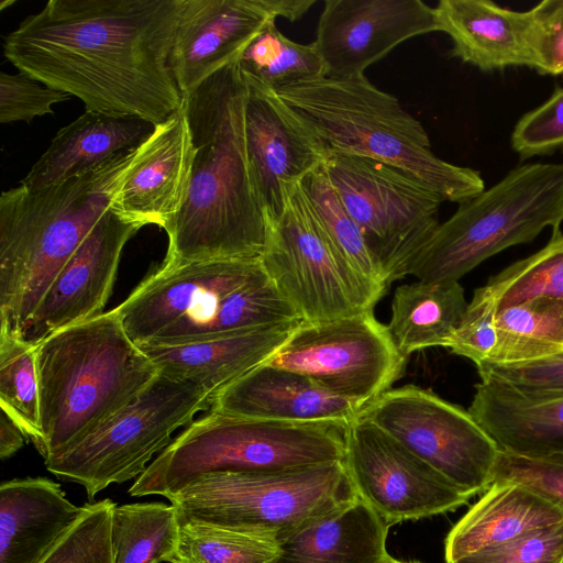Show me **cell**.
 Wrapping results in <instances>:
<instances>
[{"instance_id": "c3c4849f", "label": "cell", "mask_w": 563, "mask_h": 563, "mask_svg": "<svg viewBox=\"0 0 563 563\" xmlns=\"http://www.w3.org/2000/svg\"><path fill=\"white\" fill-rule=\"evenodd\" d=\"M386 563H420V562H405V561L396 560L390 556Z\"/></svg>"}, {"instance_id": "5b68a950", "label": "cell", "mask_w": 563, "mask_h": 563, "mask_svg": "<svg viewBox=\"0 0 563 563\" xmlns=\"http://www.w3.org/2000/svg\"><path fill=\"white\" fill-rule=\"evenodd\" d=\"M279 99L324 146L389 164L444 201L463 202L485 190L481 174L438 157L422 124L398 99L365 75L321 77L276 90Z\"/></svg>"}, {"instance_id": "8d00e7d4", "label": "cell", "mask_w": 563, "mask_h": 563, "mask_svg": "<svg viewBox=\"0 0 563 563\" xmlns=\"http://www.w3.org/2000/svg\"><path fill=\"white\" fill-rule=\"evenodd\" d=\"M179 519V518H178ZM278 541L209 523L179 519L169 563H273Z\"/></svg>"}, {"instance_id": "52a82bcc", "label": "cell", "mask_w": 563, "mask_h": 563, "mask_svg": "<svg viewBox=\"0 0 563 563\" xmlns=\"http://www.w3.org/2000/svg\"><path fill=\"white\" fill-rule=\"evenodd\" d=\"M563 222V164L530 163L459 203L405 269L426 282H459L507 247L529 243Z\"/></svg>"}, {"instance_id": "3957f363", "label": "cell", "mask_w": 563, "mask_h": 563, "mask_svg": "<svg viewBox=\"0 0 563 563\" xmlns=\"http://www.w3.org/2000/svg\"><path fill=\"white\" fill-rule=\"evenodd\" d=\"M141 144L95 169L40 189L0 196V331L21 338L57 273L109 209Z\"/></svg>"}, {"instance_id": "44dd1931", "label": "cell", "mask_w": 563, "mask_h": 563, "mask_svg": "<svg viewBox=\"0 0 563 563\" xmlns=\"http://www.w3.org/2000/svg\"><path fill=\"white\" fill-rule=\"evenodd\" d=\"M362 409L301 374L264 362L219 391L209 410L256 420L347 424Z\"/></svg>"}, {"instance_id": "30bf717a", "label": "cell", "mask_w": 563, "mask_h": 563, "mask_svg": "<svg viewBox=\"0 0 563 563\" xmlns=\"http://www.w3.org/2000/svg\"><path fill=\"white\" fill-rule=\"evenodd\" d=\"M279 292L305 322H322L373 310L387 288L356 273L336 252L300 181L282 216L267 225L261 255Z\"/></svg>"}, {"instance_id": "ab89813d", "label": "cell", "mask_w": 563, "mask_h": 563, "mask_svg": "<svg viewBox=\"0 0 563 563\" xmlns=\"http://www.w3.org/2000/svg\"><path fill=\"white\" fill-rule=\"evenodd\" d=\"M70 95L53 89L29 74L0 73V122H31L34 118L54 114L52 106L69 100Z\"/></svg>"}, {"instance_id": "bcb514c9", "label": "cell", "mask_w": 563, "mask_h": 563, "mask_svg": "<svg viewBox=\"0 0 563 563\" xmlns=\"http://www.w3.org/2000/svg\"><path fill=\"white\" fill-rule=\"evenodd\" d=\"M27 442L26 437L18 424L1 411L0 415V457L9 459Z\"/></svg>"}, {"instance_id": "7402d4cb", "label": "cell", "mask_w": 563, "mask_h": 563, "mask_svg": "<svg viewBox=\"0 0 563 563\" xmlns=\"http://www.w3.org/2000/svg\"><path fill=\"white\" fill-rule=\"evenodd\" d=\"M302 321L269 324L234 335L176 346H139L159 374L188 380L212 398L269 360Z\"/></svg>"}, {"instance_id": "e575fe53", "label": "cell", "mask_w": 563, "mask_h": 563, "mask_svg": "<svg viewBox=\"0 0 563 563\" xmlns=\"http://www.w3.org/2000/svg\"><path fill=\"white\" fill-rule=\"evenodd\" d=\"M0 408L36 449L42 442L36 346L0 331Z\"/></svg>"}, {"instance_id": "836d02e7", "label": "cell", "mask_w": 563, "mask_h": 563, "mask_svg": "<svg viewBox=\"0 0 563 563\" xmlns=\"http://www.w3.org/2000/svg\"><path fill=\"white\" fill-rule=\"evenodd\" d=\"M474 295L496 311L536 297L563 302V234L552 233L545 246L492 276Z\"/></svg>"}, {"instance_id": "484cf974", "label": "cell", "mask_w": 563, "mask_h": 563, "mask_svg": "<svg viewBox=\"0 0 563 563\" xmlns=\"http://www.w3.org/2000/svg\"><path fill=\"white\" fill-rule=\"evenodd\" d=\"M154 129L143 119L85 111L58 130L20 185L40 189L88 173L136 147Z\"/></svg>"}, {"instance_id": "74e56055", "label": "cell", "mask_w": 563, "mask_h": 563, "mask_svg": "<svg viewBox=\"0 0 563 563\" xmlns=\"http://www.w3.org/2000/svg\"><path fill=\"white\" fill-rule=\"evenodd\" d=\"M115 505L109 498L85 504L79 519L41 563H113L111 518Z\"/></svg>"}, {"instance_id": "d4e9b609", "label": "cell", "mask_w": 563, "mask_h": 563, "mask_svg": "<svg viewBox=\"0 0 563 563\" xmlns=\"http://www.w3.org/2000/svg\"><path fill=\"white\" fill-rule=\"evenodd\" d=\"M562 521L563 511L532 489L514 482H493L448 533L445 563L495 549Z\"/></svg>"}, {"instance_id": "f546056e", "label": "cell", "mask_w": 563, "mask_h": 563, "mask_svg": "<svg viewBox=\"0 0 563 563\" xmlns=\"http://www.w3.org/2000/svg\"><path fill=\"white\" fill-rule=\"evenodd\" d=\"M468 302L459 282H417L399 286L387 324L404 358L434 346L448 347L464 318Z\"/></svg>"}, {"instance_id": "6da1fadb", "label": "cell", "mask_w": 563, "mask_h": 563, "mask_svg": "<svg viewBox=\"0 0 563 563\" xmlns=\"http://www.w3.org/2000/svg\"><path fill=\"white\" fill-rule=\"evenodd\" d=\"M186 0H49L3 42L4 57L86 111L155 126L183 108L169 55Z\"/></svg>"}, {"instance_id": "7a4b0ae2", "label": "cell", "mask_w": 563, "mask_h": 563, "mask_svg": "<svg viewBox=\"0 0 563 563\" xmlns=\"http://www.w3.org/2000/svg\"><path fill=\"white\" fill-rule=\"evenodd\" d=\"M239 58L183 97L196 155L164 263L261 257L267 221L251 173Z\"/></svg>"}, {"instance_id": "277c9868", "label": "cell", "mask_w": 563, "mask_h": 563, "mask_svg": "<svg viewBox=\"0 0 563 563\" xmlns=\"http://www.w3.org/2000/svg\"><path fill=\"white\" fill-rule=\"evenodd\" d=\"M44 461L70 448L137 398L158 375L112 309L36 346Z\"/></svg>"}, {"instance_id": "d6986e66", "label": "cell", "mask_w": 563, "mask_h": 563, "mask_svg": "<svg viewBox=\"0 0 563 563\" xmlns=\"http://www.w3.org/2000/svg\"><path fill=\"white\" fill-rule=\"evenodd\" d=\"M267 275L261 257L164 263L113 310L141 346L196 308Z\"/></svg>"}, {"instance_id": "4316f807", "label": "cell", "mask_w": 563, "mask_h": 563, "mask_svg": "<svg viewBox=\"0 0 563 563\" xmlns=\"http://www.w3.org/2000/svg\"><path fill=\"white\" fill-rule=\"evenodd\" d=\"M390 527L357 496L280 541L273 563H386Z\"/></svg>"}, {"instance_id": "4fadbf2b", "label": "cell", "mask_w": 563, "mask_h": 563, "mask_svg": "<svg viewBox=\"0 0 563 563\" xmlns=\"http://www.w3.org/2000/svg\"><path fill=\"white\" fill-rule=\"evenodd\" d=\"M406 362L373 310L322 322L302 321L266 361L363 408L390 389Z\"/></svg>"}, {"instance_id": "f6af8a7d", "label": "cell", "mask_w": 563, "mask_h": 563, "mask_svg": "<svg viewBox=\"0 0 563 563\" xmlns=\"http://www.w3.org/2000/svg\"><path fill=\"white\" fill-rule=\"evenodd\" d=\"M533 18L529 37L530 67L543 75H562L563 22H542L534 14Z\"/></svg>"}, {"instance_id": "4dcf8cb0", "label": "cell", "mask_w": 563, "mask_h": 563, "mask_svg": "<svg viewBox=\"0 0 563 563\" xmlns=\"http://www.w3.org/2000/svg\"><path fill=\"white\" fill-rule=\"evenodd\" d=\"M495 324L497 343L485 362L522 363L563 352V302L559 300L536 297L504 307L496 311Z\"/></svg>"}, {"instance_id": "f1b7e54d", "label": "cell", "mask_w": 563, "mask_h": 563, "mask_svg": "<svg viewBox=\"0 0 563 563\" xmlns=\"http://www.w3.org/2000/svg\"><path fill=\"white\" fill-rule=\"evenodd\" d=\"M268 275L181 317L141 346H176L225 338L256 328L300 321Z\"/></svg>"}, {"instance_id": "f35d334b", "label": "cell", "mask_w": 563, "mask_h": 563, "mask_svg": "<svg viewBox=\"0 0 563 563\" xmlns=\"http://www.w3.org/2000/svg\"><path fill=\"white\" fill-rule=\"evenodd\" d=\"M481 380L529 400L563 397V352L522 363L483 362L476 365Z\"/></svg>"}, {"instance_id": "ffe728a7", "label": "cell", "mask_w": 563, "mask_h": 563, "mask_svg": "<svg viewBox=\"0 0 563 563\" xmlns=\"http://www.w3.org/2000/svg\"><path fill=\"white\" fill-rule=\"evenodd\" d=\"M195 155L181 108L141 143L139 159L110 208L141 228L154 224L166 231L186 201Z\"/></svg>"}, {"instance_id": "cb8c5ba5", "label": "cell", "mask_w": 563, "mask_h": 563, "mask_svg": "<svg viewBox=\"0 0 563 563\" xmlns=\"http://www.w3.org/2000/svg\"><path fill=\"white\" fill-rule=\"evenodd\" d=\"M434 9L453 55L464 63L484 71L530 67L531 10L514 11L488 0H440Z\"/></svg>"}, {"instance_id": "60d3db41", "label": "cell", "mask_w": 563, "mask_h": 563, "mask_svg": "<svg viewBox=\"0 0 563 563\" xmlns=\"http://www.w3.org/2000/svg\"><path fill=\"white\" fill-rule=\"evenodd\" d=\"M510 143L521 157L551 153L563 147V88L526 113L515 125Z\"/></svg>"}, {"instance_id": "1f68e13d", "label": "cell", "mask_w": 563, "mask_h": 563, "mask_svg": "<svg viewBox=\"0 0 563 563\" xmlns=\"http://www.w3.org/2000/svg\"><path fill=\"white\" fill-rule=\"evenodd\" d=\"M178 537L179 519L172 504L115 505L112 510L113 563L168 562Z\"/></svg>"}, {"instance_id": "d590c367", "label": "cell", "mask_w": 563, "mask_h": 563, "mask_svg": "<svg viewBox=\"0 0 563 563\" xmlns=\"http://www.w3.org/2000/svg\"><path fill=\"white\" fill-rule=\"evenodd\" d=\"M324 233L340 256L360 275L387 288L364 238L331 185L323 163L300 181Z\"/></svg>"}, {"instance_id": "ac0fdd59", "label": "cell", "mask_w": 563, "mask_h": 563, "mask_svg": "<svg viewBox=\"0 0 563 563\" xmlns=\"http://www.w3.org/2000/svg\"><path fill=\"white\" fill-rule=\"evenodd\" d=\"M435 31V9L421 0H327L314 44L328 77H350L364 75L402 42Z\"/></svg>"}, {"instance_id": "7bdbcfd3", "label": "cell", "mask_w": 563, "mask_h": 563, "mask_svg": "<svg viewBox=\"0 0 563 563\" xmlns=\"http://www.w3.org/2000/svg\"><path fill=\"white\" fill-rule=\"evenodd\" d=\"M514 482L543 496L563 511V460L531 459L500 451L493 482Z\"/></svg>"}, {"instance_id": "9c48e42d", "label": "cell", "mask_w": 563, "mask_h": 563, "mask_svg": "<svg viewBox=\"0 0 563 563\" xmlns=\"http://www.w3.org/2000/svg\"><path fill=\"white\" fill-rule=\"evenodd\" d=\"M199 386L163 374L131 404L80 441L44 461L57 478L81 485L90 499L110 484L140 476L154 454L172 443V434L210 409Z\"/></svg>"}, {"instance_id": "5bb4252c", "label": "cell", "mask_w": 563, "mask_h": 563, "mask_svg": "<svg viewBox=\"0 0 563 563\" xmlns=\"http://www.w3.org/2000/svg\"><path fill=\"white\" fill-rule=\"evenodd\" d=\"M344 465L357 496L390 526L454 511L472 498L358 415L346 428Z\"/></svg>"}, {"instance_id": "7c38bea8", "label": "cell", "mask_w": 563, "mask_h": 563, "mask_svg": "<svg viewBox=\"0 0 563 563\" xmlns=\"http://www.w3.org/2000/svg\"><path fill=\"white\" fill-rule=\"evenodd\" d=\"M473 497L493 483L500 450L468 410L429 389H388L358 413Z\"/></svg>"}, {"instance_id": "ba28073f", "label": "cell", "mask_w": 563, "mask_h": 563, "mask_svg": "<svg viewBox=\"0 0 563 563\" xmlns=\"http://www.w3.org/2000/svg\"><path fill=\"white\" fill-rule=\"evenodd\" d=\"M344 461L274 472L211 473L166 498L179 519L283 541L354 500Z\"/></svg>"}, {"instance_id": "b9f144b4", "label": "cell", "mask_w": 563, "mask_h": 563, "mask_svg": "<svg viewBox=\"0 0 563 563\" xmlns=\"http://www.w3.org/2000/svg\"><path fill=\"white\" fill-rule=\"evenodd\" d=\"M453 563H563V521Z\"/></svg>"}, {"instance_id": "8992f818", "label": "cell", "mask_w": 563, "mask_h": 563, "mask_svg": "<svg viewBox=\"0 0 563 563\" xmlns=\"http://www.w3.org/2000/svg\"><path fill=\"white\" fill-rule=\"evenodd\" d=\"M346 428L341 422L269 421L209 411L158 454L129 494L167 497L206 474L274 472L344 461Z\"/></svg>"}, {"instance_id": "2e32d148", "label": "cell", "mask_w": 563, "mask_h": 563, "mask_svg": "<svg viewBox=\"0 0 563 563\" xmlns=\"http://www.w3.org/2000/svg\"><path fill=\"white\" fill-rule=\"evenodd\" d=\"M140 229L109 207L57 273L21 339L37 346L59 330L102 314L123 249Z\"/></svg>"}, {"instance_id": "83f0119b", "label": "cell", "mask_w": 563, "mask_h": 563, "mask_svg": "<svg viewBox=\"0 0 563 563\" xmlns=\"http://www.w3.org/2000/svg\"><path fill=\"white\" fill-rule=\"evenodd\" d=\"M468 411L500 451L563 460V397L529 400L481 382Z\"/></svg>"}, {"instance_id": "603a6c76", "label": "cell", "mask_w": 563, "mask_h": 563, "mask_svg": "<svg viewBox=\"0 0 563 563\" xmlns=\"http://www.w3.org/2000/svg\"><path fill=\"white\" fill-rule=\"evenodd\" d=\"M84 511L59 484L15 478L0 486V563H41Z\"/></svg>"}, {"instance_id": "8fae6325", "label": "cell", "mask_w": 563, "mask_h": 563, "mask_svg": "<svg viewBox=\"0 0 563 563\" xmlns=\"http://www.w3.org/2000/svg\"><path fill=\"white\" fill-rule=\"evenodd\" d=\"M323 168L387 286L405 277L407 265L440 224L444 200L405 172L369 157L329 151Z\"/></svg>"}, {"instance_id": "9a60e30c", "label": "cell", "mask_w": 563, "mask_h": 563, "mask_svg": "<svg viewBox=\"0 0 563 563\" xmlns=\"http://www.w3.org/2000/svg\"><path fill=\"white\" fill-rule=\"evenodd\" d=\"M314 0H186L169 66L183 97L240 57L277 18L300 19Z\"/></svg>"}, {"instance_id": "d6a6232c", "label": "cell", "mask_w": 563, "mask_h": 563, "mask_svg": "<svg viewBox=\"0 0 563 563\" xmlns=\"http://www.w3.org/2000/svg\"><path fill=\"white\" fill-rule=\"evenodd\" d=\"M243 75L276 91L327 76L314 42L297 43L284 35L275 22L266 25L239 58Z\"/></svg>"}, {"instance_id": "7dc6e473", "label": "cell", "mask_w": 563, "mask_h": 563, "mask_svg": "<svg viewBox=\"0 0 563 563\" xmlns=\"http://www.w3.org/2000/svg\"><path fill=\"white\" fill-rule=\"evenodd\" d=\"M542 22H563V0H544L531 9Z\"/></svg>"}, {"instance_id": "ee69618b", "label": "cell", "mask_w": 563, "mask_h": 563, "mask_svg": "<svg viewBox=\"0 0 563 563\" xmlns=\"http://www.w3.org/2000/svg\"><path fill=\"white\" fill-rule=\"evenodd\" d=\"M496 310L473 295L449 350L475 365L487 361L497 343Z\"/></svg>"}, {"instance_id": "681fc988", "label": "cell", "mask_w": 563, "mask_h": 563, "mask_svg": "<svg viewBox=\"0 0 563 563\" xmlns=\"http://www.w3.org/2000/svg\"><path fill=\"white\" fill-rule=\"evenodd\" d=\"M12 2H13V1H7L5 3H7V4H11ZM3 5H4V3L2 2V4H1V8H2V9H1V10H3V9H4V7H3Z\"/></svg>"}, {"instance_id": "e0dca14e", "label": "cell", "mask_w": 563, "mask_h": 563, "mask_svg": "<svg viewBox=\"0 0 563 563\" xmlns=\"http://www.w3.org/2000/svg\"><path fill=\"white\" fill-rule=\"evenodd\" d=\"M242 76L246 153L268 225L284 212L291 189L324 162L327 151L276 91Z\"/></svg>"}]
</instances>
